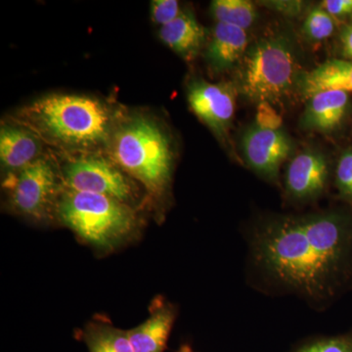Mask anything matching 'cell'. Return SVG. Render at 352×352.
<instances>
[{
  "label": "cell",
  "mask_w": 352,
  "mask_h": 352,
  "mask_svg": "<svg viewBox=\"0 0 352 352\" xmlns=\"http://www.w3.org/2000/svg\"><path fill=\"white\" fill-rule=\"evenodd\" d=\"M248 284L270 296H294L326 309L352 279V217L342 212L277 215L245 236Z\"/></svg>",
  "instance_id": "1"
},
{
  "label": "cell",
  "mask_w": 352,
  "mask_h": 352,
  "mask_svg": "<svg viewBox=\"0 0 352 352\" xmlns=\"http://www.w3.org/2000/svg\"><path fill=\"white\" fill-rule=\"evenodd\" d=\"M17 118L21 126L61 147H94L112 134L107 106L85 95H48L21 109Z\"/></svg>",
  "instance_id": "2"
},
{
  "label": "cell",
  "mask_w": 352,
  "mask_h": 352,
  "mask_svg": "<svg viewBox=\"0 0 352 352\" xmlns=\"http://www.w3.org/2000/svg\"><path fill=\"white\" fill-rule=\"evenodd\" d=\"M109 140L113 163L140 182L152 198L162 200L170 189L173 154L160 124L136 116L120 124Z\"/></svg>",
  "instance_id": "3"
},
{
  "label": "cell",
  "mask_w": 352,
  "mask_h": 352,
  "mask_svg": "<svg viewBox=\"0 0 352 352\" xmlns=\"http://www.w3.org/2000/svg\"><path fill=\"white\" fill-rule=\"evenodd\" d=\"M55 215L82 242L111 251L136 232L138 214L129 204L99 194L62 189Z\"/></svg>",
  "instance_id": "4"
},
{
  "label": "cell",
  "mask_w": 352,
  "mask_h": 352,
  "mask_svg": "<svg viewBox=\"0 0 352 352\" xmlns=\"http://www.w3.org/2000/svg\"><path fill=\"white\" fill-rule=\"evenodd\" d=\"M296 58L281 38L258 41L245 57L243 92L254 101L275 102L286 96L296 80Z\"/></svg>",
  "instance_id": "5"
},
{
  "label": "cell",
  "mask_w": 352,
  "mask_h": 352,
  "mask_svg": "<svg viewBox=\"0 0 352 352\" xmlns=\"http://www.w3.org/2000/svg\"><path fill=\"white\" fill-rule=\"evenodd\" d=\"M4 186L14 212L38 222L55 215L60 189L63 187L54 164L44 157L9 175Z\"/></svg>",
  "instance_id": "6"
},
{
  "label": "cell",
  "mask_w": 352,
  "mask_h": 352,
  "mask_svg": "<svg viewBox=\"0 0 352 352\" xmlns=\"http://www.w3.org/2000/svg\"><path fill=\"white\" fill-rule=\"evenodd\" d=\"M63 189L111 197L131 205L136 187L129 175L106 157L85 156L71 160L61 173Z\"/></svg>",
  "instance_id": "7"
},
{
  "label": "cell",
  "mask_w": 352,
  "mask_h": 352,
  "mask_svg": "<svg viewBox=\"0 0 352 352\" xmlns=\"http://www.w3.org/2000/svg\"><path fill=\"white\" fill-rule=\"evenodd\" d=\"M243 150L250 168L266 179L274 182L282 164L291 153L292 144L283 131L256 126L245 132Z\"/></svg>",
  "instance_id": "8"
},
{
  "label": "cell",
  "mask_w": 352,
  "mask_h": 352,
  "mask_svg": "<svg viewBox=\"0 0 352 352\" xmlns=\"http://www.w3.org/2000/svg\"><path fill=\"white\" fill-rule=\"evenodd\" d=\"M194 113L219 135H224L235 113L236 95L229 85L196 82L188 91Z\"/></svg>",
  "instance_id": "9"
},
{
  "label": "cell",
  "mask_w": 352,
  "mask_h": 352,
  "mask_svg": "<svg viewBox=\"0 0 352 352\" xmlns=\"http://www.w3.org/2000/svg\"><path fill=\"white\" fill-rule=\"evenodd\" d=\"M329 166L322 154L308 151L292 160L285 175V192L289 200L309 203L327 188Z\"/></svg>",
  "instance_id": "10"
},
{
  "label": "cell",
  "mask_w": 352,
  "mask_h": 352,
  "mask_svg": "<svg viewBox=\"0 0 352 352\" xmlns=\"http://www.w3.org/2000/svg\"><path fill=\"white\" fill-rule=\"evenodd\" d=\"M149 317L127 330L134 352H164L177 316L175 305L164 296H156L149 307Z\"/></svg>",
  "instance_id": "11"
},
{
  "label": "cell",
  "mask_w": 352,
  "mask_h": 352,
  "mask_svg": "<svg viewBox=\"0 0 352 352\" xmlns=\"http://www.w3.org/2000/svg\"><path fill=\"white\" fill-rule=\"evenodd\" d=\"M38 136L24 126H3L0 131V160L9 175L39 159Z\"/></svg>",
  "instance_id": "12"
},
{
  "label": "cell",
  "mask_w": 352,
  "mask_h": 352,
  "mask_svg": "<svg viewBox=\"0 0 352 352\" xmlns=\"http://www.w3.org/2000/svg\"><path fill=\"white\" fill-rule=\"evenodd\" d=\"M349 105V92L325 90L308 98L303 126L314 131H332L340 126Z\"/></svg>",
  "instance_id": "13"
},
{
  "label": "cell",
  "mask_w": 352,
  "mask_h": 352,
  "mask_svg": "<svg viewBox=\"0 0 352 352\" xmlns=\"http://www.w3.org/2000/svg\"><path fill=\"white\" fill-rule=\"evenodd\" d=\"M247 45L245 30L217 23L206 51V58L212 68L223 71L233 66L244 55Z\"/></svg>",
  "instance_id": "14"
},
{
  "label": "cell",
  "mask_w": 352,
  "mask_h": 352,
  "mask_svg": "<svg viewBox=\"0 0 352 352\" xmlns=\"http://www.w3.org/2000/svg\"><path fill=\"white\" fill-rule=\"evenodd\" d=\"M300 85V90L307 99L325 90L352 92V62L329 60L302 76Z\"/></svg>",
  "instance_id": "15"
},
{
  "label": "cell",
  "mask_w": 352,
  "mask_h": 352,
  "mask_svg": "<svg viewBox=\"0 0 352 352\" xmlns=\"http://www.w3.org/2000/svg\"><path fill=\"white\" fill-rule=\"evenodd\" d=\"M76 338L87 344L89 352H134L126 331L116 327L110 319L95 316Z\"/></svg>",
  "instance_id": "16"
},
{
  "label": "cell",
  "mask_w": 352,
  "mask_h": 352,
  "mask_svg": "<svg viewBox=\"0 0 352 352\" xmlns=\"http://www.w3.org/2000/svg\"><path fill=\"white\" fill-rule=\"evenodd\" d=\"M160 38L179 54L194 55L205 39V30L189 13H182L160 30Z\"/></svg>",
  "instance_id": "17"
},
{
  "label": "cell",
  "mask_w": 352,
  "mask_h": 352,
  "mask_svg": "<svg viewBox=\"0 0 352 352\" xmlns=\"http://www.w3.org/2000/svg\"><path fill=\"white\" fill-rule=\"evenodd\" d=\"M210 11L217 23L249 29L258 17L256 7L247 0H214Z\"/></svg>",
  "instance_id": "18"
},
{
  "label": "cell",
  "mask_w": 352,
  "mask_h": 352,
  "mask_svg": "<svg viewBox=\"0 0 352 352\" xmlns=\"http://www.w3.org/2000/svg\"><path fill=\"white\" fill-rule=\"evenodd\" d=\"M289 352H352V333L311 336L296 342Z\"/></svg>",
  "instance_id": "19"
},
{
  "label": "cell",
  "mask_w": 352,
  "mask_h": 352,
  "mask_svg": "<svg viewBox=\"0 0 352 352\" xmlns=\"http://www.w3.org/2000/svg\"><path fill=\"white\" fill-rule=\"evenodd\" d=\"M335 28V18L326 12L321 6L315 7L305 18L303 32L311 41H320L330 38Z\"/></svg>",
  "instance_id": "20"
},
{
  "label": "cell",
  "mask_w": 352,
  "mask_h": 352,
  "mask_svg": "<svg viewBox=\"0 0 352 352\" xmlns=\"http://www.w3.org/2000/svg\"><path fill=\"white\" fill-rule=\"evenodd\" d=\"M336 186L342 198L352 201V149L340 157L336 170Z\"/></svg>",
  "instance_id": "21"
},
{
  "label": "cell",
  "mask_w": 352,
  "mask_h": 352,
  "mask_svg": "<svg viewBox=\"0 0 352 352\" xmlns=\"http://www.w3.org/2000/svg\"><path fill=\"white\" fill-rule=\"evenodd\" d=\"M176 0H154L151 2V17L156 24L163 27L170 24L182 14Z\"/></svg>",
  "instance_id": "22"
},
{
  "label": "cell",
  "mask_w": 352,
  "mask_h": 352,
  "mask_svg": "<svg viewBox=\"0 0 352 352\" xmlns=\"http://www.w3.org/2000/svg\"><path fill=\"white\" fill-rule=\"evenodd\" d=\"M321 7L333 18L346 17L352 14V0H325Z\"/></svg>",
  "instance_id": "23"
},
{
  "label": "cell",
  "mask_w": 352,
  "mask_h": 352,
  "mask_svg": "<svg viewBox=\"0 0 352 352\" xmlns=\"http://www.w3.org/2000/svg\"><path fill=\"white\" fill-rule=\"evenodd\" d=\"M340 43H342V54L352 62V23L346 25L340 34Z\"/></svg>",
  "instance_id": "24"
},
{
  "label": "cell",
  "mask_w": 352,
  "mask_h": 352,
  "mask_svg": "<svg viewBox=\"0 0 352 352\" xmlns=\"http://www.w3.org/2000/svg\"><path fill=\"white\" fill-rule=\"evenodd\" d=\"M177 352H195L192 349V347L189 346V344H182V346L179 347Z\"/></svg>",
  "instance_id": "25"
}]
</instances>
